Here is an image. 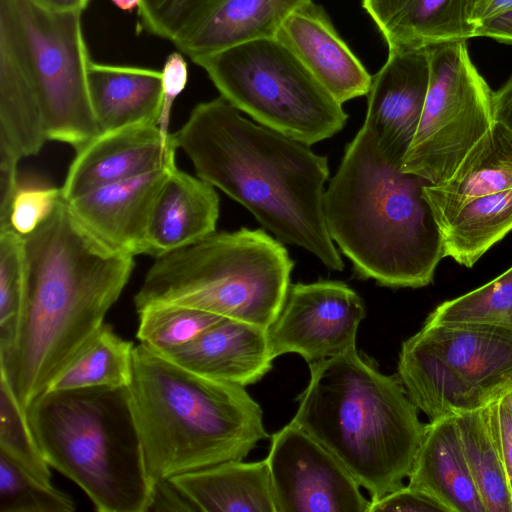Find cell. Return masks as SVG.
Here are the masks:
<instances>
[{
  "instance_id": "6da1fadb",
  "label": "cell",
  "mask_w": 512,
  "mask_h": 512,
  "mask_svg": "<svg viewBox=\"0 0 512 512\" xmlns=\"http://www.w3.org/2000/svg\"><path fill=\"white\" fill-rule=\"evenodd\" d=\"M24 242L26 297L11 335L0 342V378L26 412L104 323L135 256L93 235L64 198Z\"/></svg>"
},
{
  "instance_id": "7a4b0ae2",
  "label": "cell",
  "mask_w": 512,
  "mask_h": 512,
  "mask_svg": "<svg viewBox=\"0 0 512 512\" xmlns=\"http://www.w3.org/2000/svg\"><path fill=\"white\" fill-rule=\"evenodd\" d=\"M175 136L199 178L247 208L281 242L343 270L323 209L327 157L254 124L222 96L197 104Z\"/></svg>"
},
{
  "instance_id": "3957f363",
  "label": "cell",
  "mask_w": 512,
  "mask_h": 512,
  "mask_svg": "<svg viewBox=\"0 0 512 512\" xmlns=\"http://www.w3.org/2000/svg\"><path fill=\"white\" fill-rule=\"evenodd\" d=\"M81 14L0 0V158L19 162L46 140L77 151L100 134Z\"/></svg>"
},
{
  "instance_id": "277c9868",
  "label": "cell",
  "mask_w": 512,
  "mask_h": 512,
  "mask_svg": "<svg viewBox=\"0 0 512 512\" xmlns=\"http://www.w3.org/2000/svg\"><path fill=\"white\" fill-rule=\"evenodd\" d=\"M427 184L390 161L363 123L323 198L330 237L359 276L392 288L433 281L444 248Z\"/></svg>"
},
{
  "instance_id": "5b68a950",
  "label": "cell",
  "mask_w": 512,
  "mask_h": 512,
  "mask_svg": "<svg viewBox=\"0 0 512 512\" xmlns=\"http://www.w3.org/2000/svg\"><path fill=\"white\" fill-rule=\"evenodd\" d=\"M310 380L292 419L364 487L371 501L404 486L425 426L398 376L357 349L309 363Z\"/></svg>"
},
{
  "instance_id": "8992f818",
  "label": "cell",
  "mask_w": 512,
  "mask_h": 512,
  "mask_svg": "<svg viewBox=\"0 0 512 512\" xmlns=\"http://www.w3.org/2000/svg\"><path fill=\"white\" fill-rule=\"evenodd\" d=\"M128 391L154 485L244 460L268 437L262 409L245 387L193 373L142 343L134 348Z\"/></svg>"
},
{
  "instance_id": "52a82bcc",
  "label": "cell",
  "mask_w": 512,
  "mask_h": 512,
  "mask_svg": "<svg viewBox=\"0 0 512 512\" xmlns=\"http://www.w3.org/2000/svg\"><path fill=\"white\" fill-rule=\"evenodd\" d=\"M26 417L50 467L98 512H147L154 493L128 387L47 390Z\"/></svg>"
},
{
  "instance_id": "ba28073f",
  "label": "cell",
  "mask_w": 512,
  "mask_h": 512,
  "mask_svg": "<svg viewBox=\"0 0 512 512\" xmlns=\"http://www.w3.org/2000/svg\"><path fill=\"white\" fill-rule=\"evenodd\" d=\"M293 266L282 242L262 229L214 232L155 257L134 296L135 310L175 304L267 329L282 308Z\"/></svg>"
},
{
  "instance_id": "9c48e42d",
  "label": "cell",
  "mask_w": 512,
  "mask_h": 512,
  "mask_svg": "<svg viewBox=\"0 0 512 512\" xmlns=\"http://www.w3.org/2000/svg\"><path fill=\"white\" fill-rule=\"evenodd\" d=\"M193 62L239 111L309 146L331 138L347 122L342 104L276 37L243 43Z\"/></svg>"
},
{
  "instance_id": "30bf717a",
  "label": "cell",
  "mask_w": 512,
  "mask_h": 512,
  "mask_svg": "<svg viewBox=\"0 0 512 512\" xmlns=\"http://www.w3.org/2000/svg\"><path fill=\"white\" fill-rule=\"evenodd\" d=\"M397 376L430 421L486 407L512 390V330L425 322L402 343Z\"/></svg>"
},
{
  "instance_id": "8fae6325",
  "label": "cell",
  "mask_w": 512,
  "mask_h": 512,
  "mask_svg": "<svg viewBox=\"0 0 512 512\" xmlns=\"http://www.w3.org/2000/svg\"><path fill=\"white\" fill-rule=\"evenodd\" d=\"M429 60L422 115L401 170L439 184L494 124V91L472 62L465 41L430 48Z\"/></svg>"
},
{
  "instance_id": "7c38bea8",
  "label": "cell",
  "mask_w": 512,
  "mask_h": 512,
  "mask_svg": "<svg viewBox=\"0 0 512 512\" xmlns=\"http://www.w3.org/2000/svg\"><path fill=\"white\" fill-rule=\"evenodd\" d=\"M265 461L276 512H368L353 476L292 420L271 436Z\"/></svg>"
},
{
  "instance_id": "4fadbf2b",
  "label": "cell",
  "mask_w": 512,
  "mask_h": 512,
  "mask_svg": "<svg viewBox=\"0 0 512 512\" xmlns=\"http://www.w3.org/2000/svg\"><path fill=\"white\" fill-rule=\"evenodd\" d=\"M364 317L363 300L344 282L290 284L280 312L266 329L271 354H298L308 364L345 354L357 349Z\"/></svg>"
},
{
  "instance_id": "5bb4252c",
  "label": "cell",
  "mask_w": 512,
  "mask_h": 512,
  "mask_svg": "<svg viewBox=\"0 0 512 512\" xmlns=\"http://www.w3.org/2000/svg\"><path fill=\"white\" fill-rule=\"evenodd\" d=\"M178 144L156 123H140L102 132L71 162L61 187L70 201L100 187L176 165Z\"/></svg>"
},
{
  "instance_id": "9a60e30c",
  "label": "cell",
  "mask_w": 512,
  "mask_h": 512,
  "mask_svg": "<svg viewBox=\"0 0 512 512\" xmlns=\"http://www.w3.org/2000/svg\"><path fill=\"white\" fill-rule=\"evenodd\" d=\"M429 77V49H389L372 76L364 123L386 157L400 167L422 115Z\"/></svg>"
},
{
  "instance_id": "2e32d148",
  "label": "cell",
  "mask_w": 512,
  "mask_h": 512,
  "mask_svg": "<svg viewBox=\"0 0 512 512\" xmlns=\"http://www.w3.org/2000/svg\"><path fill=\"white\" fill-rule=\"evenodd\" d=\"M276 38L340 104L367 95L372 76L341 38L324 8L312 1L293 12Z\"/></svg>"
},
{
  "instance_id": "e0dca14e",
  "label": "cell",
  "mask_w": 512,
  "mask_h": 512,
  "mask_svg": "<svg viewBox=\"0 0 512 512\" xmlns=\"http://www.w3.org/2000/svg\"><path fill=\"white\" fill-rule=\"evenodd\" d=\"M175 166L109 184L67 202L77 220L103 242L133 256L145 254L153 205Z\"/></svg>"
},
{
  "instance_id": "ac0fdd59",
  "label": "cell",
  "mask_w": 512,
  "mask_h": 512,
  "mask_svg": "<svg viewBox=\"0 0 512 512\" xmlns=\"http://www.w3.org/2000/svg\"><path fill=\"white\" fill-rule=\"evenodd\" d=\"M164 355L193 373L243 387L262 379L275 359L266 329L230 318Z\"/></svg>"
},
{
  "instance_id": "d6986e66",
  "label": "cell",
  "mask_w": 512,
  "mask_h": 512,
  "mask_svg": "<svg viewBox=\"0 0 512 512\" xmlns=\"http://www.w3.org/2000/svg\"><path fill=\"white\" fill-rule=\"evenodd\" d=\"M219 204L213 185L171 168L152 208L145 254L158 257L216 232Z\"/></svg>"
},
{
  "instance_id": "ffe728a7",
  "label": "cell",
  "mask_w": 512,
  "mask_h": 512,
  "mask_svg": "<svg viewBox=\"0 0 512 512\" xmlns=\"http://www.w3.org/2000/svg\"><path fill=\"white\" fill-rule=\"evenodd\" d=\"M389 49H430L474 38L469 0H361Z\"/></svg>"
},
{
  "instance_id": "44dd1931",
  "label": "cell",
  "mask_w": 512,
  "mask_h": 512,
  "mask_svg": "<svg viewBox=\"0 0 512 512\" xmlns=\"http://www.w3.org/2000/svg\"><path fill=\"white\" fill-rule=\"evenodd\" d=\"M447 512H486L468 467L455 415L430 421L408 476Z\"/></svg>"
},
{
  "instance_id": "7402d4cb",
  "label": "cell",
  "mask_w": 512,
  "mask_h": 512,
  "mask_svg": "<svg viewBox=\"0 0 512 512\" xmlns=\"http://www.w3.org/2000/svg\"><path fill=\"white\" fill-rule=\"evenodd\" d=\"M512 188V131L495 121L452 176L427 184V201L440 232L469 201Z\"/></svg>"
},
{
  "instance_id": "603a6c76",
  "label": "cell",
  "mask_w": 512,
  "mask_h": 512,
  "mask_svg": "<svg viewBox=\"0 0 512 512\" xmlns=\"http://www.w3.org/2000/svg\"><path fill=\"white\" fill-rule=\"evenodd\" d=\"M312 0H214L177 46L195 59L250 41L274 38L287 18Z\"/></svg>"
},
{
  "instance_id": "cb8c5ba5",
  "label": "cell",
  "mask_w": 512,
  "mask_h": 512,
  "mask_svg": "<svg viewBox=\"0 0 512 512\" xmlns=\"http://www.w3.org/2000/svg\"><path fill=\"white\" fill-rule=\"evenodd\" d=\"M88 88L100 133L156 123L162 103V72L91 61Z\"/></svg>"
},
{
  "instance_id": "d4e9b609",
  "label": "cell",
  "mask_w": 512,
  "mask_h": 512,
  "mask_svg": "<svg viewBox=\"0 0 512 512\" xmlns=\"http://www.w3.org/2000/svg\"><path fill=\"white\" fill-rule=\"evenodd\" d=\"M206 512H276L267 463L227 461L169 479Z\"/></svg>"
},
{
  "instance_id": "484cf974",
  "label": "cell",
  "mask_w": 512,
  "mask_h": 512,
  "mask_svg": "<svg viewBox=\"0 0 512 512\" xmlns=\"http://www.w3.org/2000/svg\"><path fill=\"white\" fill-rule=\"evenodd\" d=\"M512 230V188L467 202L441 230L444 257L467 268Z\"/></svg>"
},
{
  "instance_id": "4316f807",
  "label": "cell",
  "mask_w": 512,
  "mask_h": 512,
  "mask_svg": "<svg viewBox=\"0 0 512 512\" xmlns=\"http://www.w3.org/2000/svg\"><path fill=\"white\" fill-rule=\"evenodd\" d=\"M134 348L132 341L120 337L104 322L47 390L128 387L133 374Z\"/></svg>"
},
{
  "instance_id": "83f0119b",
  "label": "cell",
  "mask_w": 512,
  "mask_h": 512,
  "mask_svg": "<svg viewBox=\"0 0 512 512\" xmlns=\"http://www.w3.org/2000/svg\"><path fill=\"white\" fill-rule=\"evenodd\" d=\"M455 416L464 455L486 512H512V494L488 406Z\"/></svg>"
},
{
  "instance_id": "f1b7e54d",
  "label": "cell",
  "mask_w": 512,
  "mask_h": 512,
  "mask_svg": "<svg viewBox=\"0 0 512 512\" xmlns=\"http://www.w3.org/2000/svg\"><path fill=\"white\" fill-rule=\"evenodd\" d=\"M433 324H483L512 330V266L490 282L438 305Z\"/></svg>"
},
{
  "instance_id": "f546056e",
  "label": "cell",
  "mask_w": 512,
  "mask_h": 512,
  "mask_svg": "<svg viewBox=\"0 0 512 512\" xmlns=\"http://www.w3.org/2000/svg\"><path fill=\"white\" fill-rule=\"evenodd\" d=\"M140 343L160 352L179 349L219 322L222 316L175 304H153L137 312Z\"/></svg>"
},
{
  "instance_id": "4dcf8cb0",
  "label": "cell",
  "mask_w": 512,
  "mask_h": 512,
  "mask_svg": "<svg viewBox=\"0 0 512 512\" xmlns=\"http://www.w3.org/2000/svg\"><path fill=\"white\" fill-rule=\"evenodd\" d=\"M75 503L51 482L0 452V512H73Z\"/></svg>"
},
{
  "instance_id": "1f68e13d",
  "label": "cell",
  "mask_w": 512,
  "mask_h": 512,
  "mask_svg": "<svg viewBox=\"0 0 512 512\" xmlns=\"http://www.w3.org/2000/svg\"><path fill=\"white\" fill-rule=\"evenodd\" d=\"M0 452L40 479L51 482L50 466L31 431L26 412L2 378H0Z\"/></svg>"
},
{
  "instance_id": "d6a6232c",
  "label": "cell",
  "mask_w": 512,
  "mask_h": 512,
  "mask_svg": "<svg viewBox=\"0 0 512 512\" xmlns=\"http://www.w3.org/2000/svg\"><path fill=\"white\" fill-rule=\"evenodd\" d=\"M27 291L24 236L11 226L0 228V342L11 335Z\"/></svg>"
},
{
  "instance_id": "836d02e7",
  "label": "cell",
  "mask_w": 512,
  "mask_h": 512,
  "mask_svg": "<svg viewBox=\"0 0 512 512\" xmlns=\"http://www.w3.org/2000/svg\"><path fill=\"white\" fill-rule=\"evenodd\" d=\"M214 0H140L141 30L176 47L193 31Z\"/></svg>"
},
{
  "instance_id": "e575fe53",
  "label": "cell",
  "mask_w": 512,
  "mask_h": 512,
  "mask_svg": "<svg viewBox=\"0 0 512 512\" xmlns=\"http://www.w3.org/2000/svg\"><path fill=\"white\" fill-rule=\"evenodd\" d=\"M62 198L61 188L19 186L11 207V227L23 236L33 232Z\"/></svg>"
},
{
  "instance_id": "d590c367",
  "label": "cell",
  "mask_w": 512,
  "mask_h": 512,
  "mask_svg": "<svg viewBox=\"0 0 512 512\" xmlns=\"http://www.w3.org/2000/svg\"><path fill=\"white\" fill-rule=\"evenodd\" d=\"M182 52L175 51L165 60L162 72V103L157 125L165 134H169V122L172 106L184 90L188 79L187 63Z\"/></svg>"
},
{
  "instance_id": "8d00e7d4",
  "label": "cell",
  "mask_w": 512,
  "mask_h": 512,
  "mask_svg": "<svg viewBox=\"0 0 512 512\" xmlns=\"http://www.w3.org/2000/svg\"><path fill=\"white\" fill-rule=\"evenodd\" d=\"M447 512L446 508L427 494L410 486H402L377 500H370L368 512Z\"/></svg>"
},
{
  "instance_id": "74e56055",
  "label": "cell",
  "mask_w": 512,
  "mask_h": 512,
  "mask_svg": "<svg viewBox=\"0 0 512 512\" xmlns=\"http://www.w3.org/2000/svg\"><path fill=\"white\" fill-rule=\"evenodd\" d=\"M488 414L512 494V412L498 400L488 405Z\"/></svg>"
},
{
  "instance_id": "f35d334b",
  "label": "cell",
  "mask_w": 512,
  "mask_h": 512,
  "mask_svg": "<svg viewBox=\"0 0 512 512\" xmlns=\"http://www.w3.org/2000/svg\"><path fill=\"white\" fill-rule=\"evenodd\" d=\"M149 511H197V509L170 480H164L154 486Z\"/></svg>"
},
{
  "instance_id": "ab89813d",
  "label": "cell",
  "mask_w": 512,
  "mask_h": 512,
  "mask_svg": "<svg viewBox=\"0 0 512 512\" xmlns=\"http://www.w3.org/2000/svg\"><path fill=\"white\" fill-rule=\"evenodd\" d=\"M474 37H488L501 43L512 44V10L476 23Z\"/></svg>"
},
{
  "instance_id": "60d3db41",
  "label": "cell",
  "mask_w": 512,
  "mask_h": 512,
  "mask_svg": "<svg viewBox=\"0 0 512 512\" xmlns=\"http://www.w3.org/2000/svg\"><path fill=\"white\" fill-rule=\"evenodd\" d=\"M494 119L512 131V76L493 95Z\"/></svg>"
},
{
  "instance_id": "b9f144b4",
  "label": "cell",
  "mask_w": 512,
  "mask_h": 512,
  "mask_svg": "<svg viewBox=\"0 0 512 512\" xmlns=\"http://www.w3.org/2000/svg\"><path fill=\"white\" fill-rule=\"evenodd\" d=\"M509 10H512V0H484L473 9L471 23L475 25L482 20Z\"/></svg>"
},
{
  "instance_id": "7bdbcfd3",
  "label": "cell",
  "mask_w": 512,
  "mask_h": 512,
  "mask_svg": "<svg viewBox=\"0 0 512 512\" xmlns=\"http://www.w3.org/2000/svg\"><path fill=\"white\" fill-rule=\"evenodd\" d=\"M33 2L55 11L81 12L86 9L90 0H32Z\"/></svg>"
},
{
  "instance_id": "ee69618b",
  "label": "cell",
  "mask_w": 512,
  "mask_h": 512,
  "mask_svg": "<svg viewBox=\"0 0 512 512\" xmlns=\"http://www.w3.org/2000/svg\"><path fill=\"white\" fill-rule=\"evenodd\" d=\"M118 8L125 11H132L138 8L140 0H111Z\"/></svg>"
},
{
  "instance_id": "f6af8a7d",
  "label": "cell",
  "mask_w": 512,
  "mask_h": 512,
  "mask_svg": "<svg viewBox=\"0 0 512 512\" xmlns=\"http://www.w3.org/2000/svg\"><path fill=\"white\" fill-rule=\"evenodd\" d=\"M500 403L512 412V390L504 394L500 399Z\"/></svg>"
},
{
  "instance_id": "bcb514c9",
  "label": "cell",
  "mask_w": 512,
  "mask_h": 512,
  "mask_svg": "<svg viewBox=\"0 0 512 512\" xmlns=\"http://www.w3.org/2000/svg\"><path fill=\"white\" fill-rule=\"evenodd\" d=\"M484 0H469L470 8H471V14L475 6L483 2Z\"/></svg>"
}]
</instances>
